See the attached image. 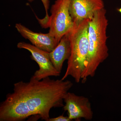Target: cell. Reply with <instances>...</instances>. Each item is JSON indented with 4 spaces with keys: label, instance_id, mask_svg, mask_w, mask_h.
<instances>
[{
    "label": "cell",
    "instance_id": "2",
    "mask_svg": "<svg viewBox=\"0 0 121 121\" xmlns=\"http://www.w3.org/2000/svg\"><path fill=\"white\" fill-rule=\"evenodd\" d=\"M105 9L98 11L89 22L88 29L89 51L82 82L93 77L99 65L109 56L107 44V29L108 23Z\"/></svg>",
    "mask_w": 121,
    "mask_h": 121
},
{
    "label": "cell",
    "instance_id": "5",
    "mask_svg": "<svg viewBox=\"0 0 121 121\" xmlns=\"http://www.w3.org/2000/svg\"><path fill=\"white\" fill-rule=\"evenodd\" d=\"M17 47L29 51L31 54V58L39 65V69L32 76L35 79L40 80L50 76L57 77L60 75V73L55 68L50 60L49 52L24 42L18 43Z\"/></svg>",
    "mask_w": 121,
    "mask_h": 121
},
{
    "label": "cell",
    "instance_id": "11",
    "mask_svg": "<svg viewBox=\"0 0 121 121\" xmlns=\"http://www.w3.org/2000/svg\"><path fill=\"white\" fill-rule=\"evenodd\" d=\"M70 120L68 117L64 116L63 115H60L56 117L49 118L48 121H71Z\"/></svg>",
    "mask_w": 121,
    "mask_h": 121
},
{
    "label": "cell",
    "instance_id": "3",
    "mask_svg": "<svg viewBox=\"0 0 121 121\" xmlns=\"http://www.w3.org/2000/svg\"><path fill=\"white\" fill-rule=\"evenodd\" d=\"M90 20L86 19L74 23L73 27L67 33L71 51L62 80L69 76H72L76 83L82 80L89 51L88 29Z\"/></svg>",
    "mask_w": 121,
    "mask_h": 121
},
{
    "label": "cell",
    "instance_id": "6",
    "mask_svg": "<svg viewBox=\"0 0 121 121\" xmlns=\"http://www.w3.org/2000/svg\"><path fill=\"white\" fill-rule=\"evenodd\" d=\"M64 102L65 104L63 109L64 111H67L68 117L71 121H78L82 118L88 121L93 119V112L88 98L68 92Z\"/></svg>",
    "mask_w": 121,
    "mask_h": 121
},
{
    "label": "cell",
    "instance_id": "7",
    "mask_svg": "<svg viewBox=\"0 0 121 121\" xmlns=\"http://www.w3.org/2000/svg\"><path fill=\"white\" fill-rule=\"evenodd\" d=\"M104 8L103 0H69V13L73 23L91 19L96 12Z\"/></svg>",
    "mask_w": 121,
    "mask_h": 121
},
{
    "label": "cell",
    "instance_id": "12",
    "mask_svg": "<svg viewBox=\"0 0 121 121\" xmlns=\"http://www.w3.org/2000/svg\"><path fill=\"white\" fill-rule=\"evenodd\" d=\"M120 0L121 1V0Z\"/></svg>",
    "mask_w": 121,
    "mask_h": 121
},
{
    "label": "cell",
    "instance_id": "8",
    "mask_svg": "<svg viewBox=\"0 0 121 121\" xmlns=\"http://www.w3.org/2000/svg\"><path fill=\"white\" fill-rule=\"evenodd\" d=\"M15 27L22 37L29 40L32 45L41 50L50 52L58 44L55 37L49 32H34L21 23L16 24Z\"/></svg>",
    "mask_w": 121,
    "mask_h": 121
},
{
    "label": "cell",
    "instance_id": "9",
    "mask_svg": "<svg viewBox=\"0 0 121 121\" xmlns=\"http://www.w3.org/2000/svg\"><path fill=\"white\" fill-rule=\"evenodd\" d=\"M71 46L68 35H64L57 46L49 52L50 60L54 67L61 73L64 61L69 59L71 54Z\"/></svg>",
    "mask_w": 121,
    "mask_h": 121
},
{
    "label": "cell",
    "instance_id": "1",
    "mask_svg": "<svg viewBox=\"0 0 121 121\" xmlns=\"http://www.w3.org/2000/svg\"><path fill=\"white\" fill-rule=\"evenodd\" d=\"M73 86L69 80L48 77L39 80L33 76L27 82L16 83L13 92L0 103V121H22L38 115L48 121L51 110L64 106V98Z\"/></svg>",
    "mask_w": 121,
    "mask_h": 121
},
{
    "label": "cell",
    "instance_id": "10",
    "mask_svg": "<svg viewBox=\"0 0 121 121\" xmlns=\"http://www.w3.org/2000/svg\"><path fill=\"white\" fill-rule=\"evenodd\" d=\"M29 2H32L35 0H27ZM41 2L43 3L45 11V16L43 19H39V23L43 26H45L47 24L48 20H49L50 16L48 13V10L50 6V1L49 0H41Z\"/></svg>",
    "mask_w": 121,
    "mask_h": 121
},
{
    "label": "cell",
    "instance_id": "4",
    "mask_svg": "<svg viewBox=\"0 0 121 121\" xmlns=\"http://www.w3.org/2000/svg\"><path fill=\"white\" fill-rule=\"evenodd\" d=\"M69 0H56L52 6L51 15L45 28L58 43L71 30L74 25L69 11Z\"/></svg>",
    "mask_w": 121,
    "mask_h": 121
}]
</instances>
